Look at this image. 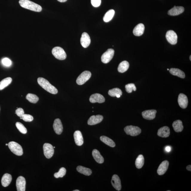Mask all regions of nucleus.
Masks as SVG:
<instances>
[{
	"label": "nucleus",
	"mask_w": 191,
	"mask_h": 191,
	"mask_svg": "<svg viewBox=\"0 0 191 191\" xmlns=\"http://www.w3.org/2000/svg\"><path fill=\"white\" fill-rule=\"evenodd\" d=\"M80 42L81 45L84 48L88 47L91 43V39L89 35L87 33L84 32L81 38Z\"/></svg>",
	"instance_id": "obj_15"
},
{
	"label": "nucleus",
	"mask_w": 191,
	"mask_h": 191,
	"mask_svg": "<svg viewBox=\"0 0 191 191\" xmlns=\"http://www.w3.org/2000/svg\"><path fill=\"white\" fill-rule=\"evenodd\" d=\"M16 126L17 129L22 134H26L27 133V130L22 123L20 122H17L16 123Z\"/></svg>",
	"instance_id": "obj_36"
},
{
	"label": "nucleus",
	"mask_w": 191,
	"mask_h": 191,
	"mask_svg": "<svg viewBox=\"0 0 191 191\" xmlns=\"http://www.w3.org/2000/svg\"><path fill=\"white\" fill-rule=\"evenodd\" d=\"M101 0H91V4L94 7H99L101 4Z\"/></svg>",
	"instance_id": "obj_41"
},
{
	"label": "nucleus",
	"mask_w": 191,
	"mask_h": 191,
	"mask_svg": "<svg viewBox=\"0 0 191 191\" xmlns=\"http://www.w3.org/2000/svg\"><path fill=\"white\" fill-rule=\"evenodd\" d=\"M169 72L173 76H176L181 78H185V74L182 71L178 68H171L169 69Z\"/></svg>",
	"instance_id": "obj_25"
},
{
	"label": "nucleus",
	"mask_w": 191,
	"mask_h": 191,
	"mask_svg": "<svg viewBox=\"0 0 191 191\" xmlns=\"http://www.w3.org/2000/svg\"><path fill=\"white\" fill-rule=\"evenodd\" d=\"M90 101L92 103L98 102V103H102L105 102V98L103 96L99 94H95L90 96Z\"/></svg>",
	"instance_id": "obj_14"
},
{
	"label": "nucleus",
	"mask_w": 191,
	"mask_h": 191,
	"mask_svg": "<svg viewBox=\"0 0 191 191\" xmlns=\"http://www.w3.org/2000/svg\"><path fill=\"white\" fill-rule=\"evenodd\" d=\"M120 96H121V95H120V94H117V95L116 96V97H117V98H119L120 97Z\"/></svg>",
	"instance_id": "obj_45"
},
{
	"label": "nucleus",
	"mask_w": 191,
	"mask_h": 191,
	"mask_svg": "<svg viewBox=\"0 0 191 191\" xmlns=\"http://www.w3.org/2000/svg\"><path fill=\"white\" fill-rule=\"evenodd\" d=\"M129 67V63L126 61H124L120 63L117 70L119 72L123 73L126 72L128 70Z\"/></svg>",
	"instance_id": "obj_27"
},
{
	"label": "nucleus",
	"mask_w": 191,
	"mask_h": 191,
	"mask_svg": "<svg viewBox=\"0 0 191 191\" xmlns=\"http://www.w3.org/2000/svg\"><path fill=\"white\" fill-rule=\"evenodd\" d=\"M169 162L167 161H163L159 166L157 170V173L159 175L165 174L168 169Z\"/></svg>",
	"instance_id": "obj_19"
},
{
	"label": "nucleus",
	"mask_w": 191,
	"mask_h": 191,
	"mask_svg": "<svg viewBox=\"0 0 191 191\" xmlns=\"http://www.w3.org/2000/svg\"><path fill=\"white\" fill-rule=\"evenodd\" d=\"M74 137L75 143L77 146H81L83 144V138L80 131H76L74 132Z\"/></svg>",
	"instance_id": "obj_20"
},
{
	"label": "nucleus",
	"mask_w": 191,
	"mask_h": 191,
	"mask_svg": "<svg viewBox=\"0 0 191 191\" xmlns=\"http://www.w3.org/2000/svg\"><path fill=\"white\" fill-rule=\"evenodd\" d=\"M9 149L13 154L17 156H21L23 154V149L20 144L15 142H10L8 144Z\"/></svg>",
	"instance_id": "obj_3"
},
{
	"label": "nucleus",
	"mask_w": 191,
	"mask_h": 191,
	"mask_svg": "<svg viewBox=\"0 0 191 191\" xmlns=\"http://www.w3.org/2000/svg\"><path fill=\"white\" fill-rule=\"evenodd\" d=\"M66 170L64 167H62L59 169L58 172L55 173L54 175V176L56 178H59V177L62 178L64 176H65L66 174Z\"/></svg>",
	"instance_id": "obj_35"
},
{
	"label": "nucleus",
	"mask_w": 191,
	"mask_h": 191,
	"mask_svg": "<svg viewBox=\"0 0 191 191\" xmlns=\"http://www.w3.org/2000/svg\"><path fill=\"white\" fill-rule=\"evenodd\" d=\"M166 37L167 41L172 45H175L177 44L178 36L174 31H168L166 35Z\"/></svg>",
	"instance_id": "obj_8"
},
{
	"label": "nucleus",
	"mask_w": 191,
	"mask_h": 191,
	"mask_svg": "<svg viewBox=\"0 0 191 191\" xmlns=\"http://www.w3.org/2000/svg\"><path fill=\"white\" fill-rule=\"evenodd\" d=\"M124 130L126 134L132 136H138L141 132V130L140 127L132 125L125 127Z\"/></svg>",
	"instance_id": "obj_5"
},
{
	"label": "nucleus",
	"mask_w": 191,
	"mask_h": 191,
	"mask_svg": "<svg viewBox=\"0 0 191 191\" xmlns=\"http://www.w3.org/2000/svg\"><path fill=\"white\" fill-rule=\"evenodd\" d=\"M100 140L107 145L111 146V147H114L115 144L113 141L111 139L106 136H102L100 137Z\"/></svg>",
	"instance_id": "obj_29"
},
{
	"label": "nucleus",
	"mask_w": 191,
	"mask_h": 191,
	"mask_svg": "<svg viewBox=\"0 0 191 191\" xmlns=\"http://www.w3.org/2000/svg\"><path fill=\"white\" fill-rule=\"evenodd\" d=\"M12 79L10 77H8L4 79L0 82V90L4 89L5 88L8 86L11 83Z\"/></svg>",
	"instance_id": "obj_31"
},
{
	"label": "nucleus",
	"mask_w": 191,
	"mask_h": 191,
	"mask_svg": "<svg viewBox=\"0 0 191 191\" xmlns=\"http://www.w3.org/2000/svg\"><path fill=\"white\" fill-rule=\"evenodd\" d=\"M26 182L24 177L20 176L17 178L16 186L17 191H25L26 189Z\"/></svg>",
	"instance_id": "obj_10"
},
{
	"label": "nucleus",
	"mask_w": 191,
	"mask_h": 191,
	"mask_svg": "<svg viewBox=\"0 0 191 191\" xmlns=\"http://www.w3.org/2000/svg\"><path fill=\"white\" fill-rule=\"evenodd\" d=\"M178 102L179 106L183 109H185L188 106V98L184 94H179Z\"/></svg>",
	"instance_id": "obj_11"
},
{
	"label": "nucleus",
	"mask_w": 191,
	"mask_h": 191,
	"mask_svg": "<svg viewBox=\"0 0 191 191\" xmlns=\"http://www.w3.org/2000/svg\"><path fill=\"white\" fill-rule=\"evenodd\" d=\"M115 14V11L113 9L110 10L106 13L103 17V20L106 22H109L113 19Z\"/></svg>",
	"instance_id": "obj_30"
},
{
	"label": "nucleus",
	"mask_w": 191,
	"mask_h": 191,
	"mask_svg": "<svg viewBox=\"0 0 191 191\" xmlns=\"http://www.w3.org/2000/svg\"><path fill=\"white\" fill-rule=\"evenodd\" d=\"M167 70H168V71H169V69H167Z\"/></svg>",
	"instance_id": "obj_49"
},
{
	"label": "nucleus",
	"mask_w": 191,
	"mask_h": 191,
	"mask_svg": "<svg viewBox=\"0 0 191 191\" xmlns=\"http://www.w3.org/2000/svg\"><path fill=\"white\" fill-rule=\"evenodd\" d=\"M111 184L116 190L120 191L121 188V181L119 177L116 175H113L111 181Z\"/></svg>",
	"instance_id": "obj_16"
},
{
	"label": "nucleus",
	"mask_w": 191,
	"mask_h": 191,
	"mask_svg": "<svg viewBox=\"0 0 191 191\" xmlns=\"http://www.w3.org/2000/svg\"><path fill=\"white\" fill-rule=\"evenodd\" d=\"M77 170L79 173L87 176L90 175L92 173L91 169L81 166H78L77 168Z\"/></svg>",
	"instance_id": "obj_28"
},
{
	"label": "nucleus",
	"mask_w": 191,
	"mask_h": 191,
	"mask_svg": "<svg viewBox=\"0 0 191 191\" xmlns=\"http://www.w3.org/2000/svg\"><path fill=\"white\" fill-rule=\"evenodd\" d=\"M26 98L29 101L33 103H37L39 100L38 96L32 94H28L26 96Z\"/></svg>",
	"instance_id": "obj_33"
},
{
	"label": "nucleus",
	"mask_w": 191,
	"mask_h": 191,
	"mask_svg": "<svg viewBox=\"0 0 191 191\" xmlns=\"http://www.w3.org/2000/svg\"><path fill=\"white\" fill-rule=\"evenodd\" d=\"M74 191H80L79 190H74Z\"/></svg>",
	"instance_id": "obj_46"
},
{
	"label": "nucleus",
	"mask_w": 191,
	"mask_h": 191,
	"mask_svg": "<svg viewBox=\"0 0 191 191\" xmlns=\"http://www.w3.org/2000/svg\"><path fill=\"white\" fill-rule=\"evenodd\" d=\"M37 82L42 88L49 93L53 94H56L58 93L57 88L46 79L40 77L38 79Z\"/></svg>",
	"instance_id": "obj_2"
},
{
	"label": "nucleus",
	"mask_w": 191,
	"mask_h": 191,
	"mask_svg": "<svg viewBox=\"0 0 191 191\" xmlns=\"http://www.w3.org/2000/svg\"><path fill=\"white\" fill-rule=\"evenodd\" d=\"M92 154L94 159L97 163L101 164L103 163L104 158L98 150L95 149L93 150L92 152Z\"/></svg>",
	"instance_id": "obj_24"
},
{
	"label": "nucleus",
	"mask_w": 191,
	"mask_h": 191,
	"mask_svg": "<svg viewBox=\"0 0 191 191\" xmlns=\"http://www.w3.org/2000/svg\"><path fill=\"white\" fill-rule=\"evenodd\" d=\"M19 3L23 8L35 12H40L42 10V7L40 5L29 0H20Z\"/></svg>",
	"instance_id": "obj_1"
},
{
	"label": "nucleus",
	"mask_w": 191,
	"mask_h": 191,
	"mask_svg": "<svg viewBox=\"0 0 191 191\" xmlns=\"http://www.w3.org/2000/svg\"><path fill=\"white\" fill-rule=\"evenodd\" d=\"M103 117L101 115H92L88 119V123L90 125H93L101 123L103 120Z\"/></svg>",
	"instance_id": "obj_17"
},
{
	"label": "nucleus",
	"mask_w": 191,
	"mask_h": 191,
	"mask_svg": "<svg viewBox=\"0 0 191 191\" xmlns=\"http://www.w3.org/2000/svg\"><path fill=\"white\" fill-rule=\"evenodd\" d=\"M184 11V7L180 6L176 7L175 6L169 10L168 12V14L170 16H177L181 14Z\"/></svg>",
	"instance_id": "obj_18"
},
{
	"label": "nucleus",
	"mask_w": 191,
	"mask_h": 191,
	"mask_svg": "<svg viewBox=\"0 0 191 191\" xmlns=\"http://www.w3.org/2000/svg\"><path fill=\"white\" fill-rule=\"evenodd\" d=\"M144 163V159L142 155H139L135 161V165L137 168L140 169L143 166Z\"/></svg>",
	"instance_id": "obj_32"
},
{
	"label": "nucleus",
	"mask_w": 191,
	"mask_h": 191,
	"mask_svg": "<svg viewBox=\"0 0 191 191\" xmlns=\"http://www.w3.org/2000/svg\"><path fill=\"white\" fill-rule=\"evenodd\" d=\"M170 134L169 127L167 126H164L161 127L158 130V135L163 138H166L168 137Z\"/></svg>",
	"instance_id": "obj_21"
},
{
	"label": "nucleus",
	"mask_w": 191,
	"mask_h": 191,
	"mask_svg": "<svg viewBox=\"0 0 191 191\" xmlns=\"http://www.w3.org/2000/svg\"><path fill=\"white\" fill-rule=\"evenodd\" d=\"M172 126L175 132H182L183 130V126L182 121L179 120L173 122Z\"/></svg>",
	"instance_id": "obj_26"
},
{
	"label": "nucleus",
	"mask_w": 191,
	"mask_h": 191,
	"mask_svg": "<svg viewBox=\"0 0 191 191\" xmlns=\"http://www.w3.org/2000/svg\"><path fill=\"white\" fill-rule=\"evenodd\" d=\"M125 89L127 92L131 93H132L133 90L136 91V88L134 84L131 83L127 84L125 85Z\"/></svg>",
	"instance_id": "obj_37"
},
{
	"label": "nucleus",
	"mask_w": 191,
	"mask_h": 191,
	"mask_svg": "<svg viewBox=\"0 0 191 191\" xmlns=\"http://www.w3.org/2000/svg\"><path fill=\"white\" fill-rule=\"evenodd\" d=\"M145 30L144 25L140 24L137 25L133 30V33L136 36H140L143 34Z\"/></svg>",
	"instance_id": "obj_22"
},
{
	"label": "nucleus",
	"mask_w": 191,
	"mask_h": 191,
	"mask_svg": "<svg viewBox=\"0 0 191 191\" xmlns=\"http://www.w3.org/2000/svg\"><path fill=\"white\" fill-rule=\"evenodd\" d=\"M191 56L190 55V61L191 60Z\"/></svg>",
	"instance_id": "obj_47"
},
{
	"label": "nucleus",
	"mask_w": 191,
	"mask_h": 191,
	"mask_svg": "<svg viewBox=\"0 0 191 191\" xmlns=\"http://www.w3.org/2000/svg\"><path fill=\"white\" fill-rule=\"evenodd\" d=\"M53 128L55 132L57 135H60L62 132L63 127L62 123L59 119H56L54 121Z\"/></svg>",
	"instance_id": "obj_13"
},
{
	"label": "nucleus",
	"mask_w": 191,
	"mask_h": 191,
	"mask_svg": "<svg viewBox=\"0 0 191 191\" xmlns=\"http://www.w3.org/2000/svg\"><path fill=\"white\" fill-rule=\"evenodd\" d=\"M114 54V51L113 49H108L102 56L101 59L102 62L105 64L109 63L113 59Z\"/></svg>",
	"instance_id": "obj_7"
},
{
	"label": "nucleus",
	"mask_w": 191,
	"mask_h": 191,
	"mask_svg": "<svg viewBox=\"0 0 191 191\" xmlns=\"http://www.w3.org/2000/svg\"><path fill=\"white\" fill-rule=\"evenodd\" d=\"M109 95L111 97H114L116 96L117 94H119L122 95V92L121 90L118 88H114L112 89L109 90L108 92Z\"/></svg>",
	"instance_id": "obj_34"
},
{
	"label": "nucleus",
	"mask_w": 191,
	"mask_h": 191,
	"mask_svg": "<svg viewBox=\"0 0 191 191\" xmlns=\"http://www.w3.org/2000/svg\"><path fill=\"white\" fill-rule=\"evenodd\" d=\"M157 112L155 110H149L142 112V115L144 119L152 120L155 118Z\"/></svg>",
	"instance_id": "obj_12"
},
{
	"label": "nucleus",
	"mask_w": 191,
	"mask_h": 191,
	"mask_svg": "<svg viewBox=\"0 0 191 191\" xmlns=\"http://www.w3.org/2000/svg\"><path fill=\"white\" fill-rule=\"evenodd\" d=\"M44 153L47 159H50L53 157L54 150L53 146L49 143H46L43 145Z\"/></svg>",
	"instance_id": "obj_9"
},
{
	"label": "nucleus",
	"mask_w": 191,
	"mask_h": 191,
	"mask_svg": "<svg viewBox=\"0 0 191 191\" xmlns=\"http://www.w3.org/2000/svg\"><path fill=\"white\" fill-rule=\"evenodd\" d=\"M165 150L167 152H169L171 150V148L170 146H167L165 148Z\"/></svg>",
	"instance_id": "obj_42"
},
{
	"label": "nucleus",
	"mask_w": 191,
	"mask_h": 191,
	"mask_svg": "<svg viewBox=\"0 0 191 191\" xmlns=\"http://www.w3.org/2000/svg\"><path fill=\"white\" fill-rule=\"evenodd\" d=\"M8 144H6L5 145L6 146H8Z\"/></svg>",
	"instance_id": "obj_48"
},
{
	"label": "nucleus",
	"mask_w": 191,
	"mask_h": 191,
	"mask_svg": "<svg viewBox=\"0 0 191 191\" xmlns=\"http://www.w3.org/2000/svg\"><path fill=\"white\" fill-rule=\"evenodd\" d=\"M186 169L189 171H191V165H188L186 167Z\"/></svg>",
	"instance_id": "obj_43"
},
{
	"label": "nucleus",
	"mask_w": 191,
	"mask_h": 191,
	"mask_svg": "<svg viewBox=\"0 0 191 191\" xmlns=\"http://www.w3.org/2000/svg\"><path fill=\"white\" fill-rule=\"evenodd\" d=\"M2 63L5 66L7 67L10 66L11 65V61L10 59L7 58H5L2 60Z\"/></svg>",
	"instance_id": "obj_39"
},
{
	"label": "nucleus",
	"mask_w": 191,
	"mask_h": 191,
	"mask_svg": "<svg viewBox=\"0 0 191 191\" xmlns=\"http://www.w3.org/2000/svg\"><path fill=\"white\" fill-rule=\"evenodd\" d=\"M16 114L18 116L22 117L25 114V113L24 110L22 108H19L16 110Z\"/></svg>",
	"instance_id": "obj_40"
},
{
	"label": "nucleus",
	"mask_w": 191,
	"mask_h": 191,
	"mask_svg": "<svg viewBox=\"0 0 191 191\" xmlns=\"http://www.w3.org/2000/svg\"><path fill=\"white\" fill-rule=\"evenodd\" d=\"M57 1L63 3L65 2V1H66L67 0H57Z\"/></svg>",
	"instance_id": "obj_44"
},
{
	"label": "nucleus",
	"mask_w": 191,
	"mask_h": 191,
	"mask_svg": "<svg viewBox=\"0 0 191 191\" xmlns=\"http://www.w3.org/2000/svg\"><path fill=\"white\" fill-rule=\"evenodd\" d=\"M91 76V73L88 71H85L83 72L77 78L76 82L79 85H82L89 80Z\"/></svg>",
	"instance_id": "obj_6"
},
{
	"label": "nucleus",
	"mask_w": 191,
	"mask_h": 191,
	"mask_svg": "<svg viewBox=\"0 0 191 191\" xmlns=\"http://www.w3.org/2000/svg\"><path fill=\"white\" fill-rule=\"evenodd\" d=\"M22 117L23 120L26 122H31L33 120V117L29 114H24Z\"/></svg>",
	"instance_id": "obj_38"
},
{
	"label": "nucleus",
	"mask_w": 191,
	"mask_h": 191,
	"mask_svg": "<svg viewBox=\"0 0 191 191\" xmlns=\"http://www.w3.org/2000/svg\"><path fill=\"white\" fill-rule=\"evenodd\" d=\"M11 175L8 173H5L4 175L1 180V184L4 187H7L9 186L12 181Z\"/></svg>",
	"instance_id": "obj_23"
},
{
	"label": "nucleus",
	"mask_w": 191,
	"mask_h": 191,
	"mask_svg": "<svg viewBox=\"0 0 191 191\" xmlns=\"http://www.w3.org/2000/svg\"><path fill=\"white\" fill-rule=\"evenodd\" d=\"M52 53L56 59L63 60L66 58V53L62 48L57 47L54 48L52 51Z\"/></svg>",
	"instance_id": "obj_4"
}]
</instances>
